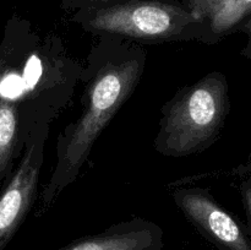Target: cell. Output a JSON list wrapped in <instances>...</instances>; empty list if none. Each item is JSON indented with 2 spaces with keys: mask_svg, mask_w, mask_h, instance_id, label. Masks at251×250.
I'll list each match as a JSON object with an SVG mask.
<instances>
[{
  "mask_svg": "<svg viewBox=\"0 0 251 250\" xmlns=\"http://www.w3.org/2000/svg\"><path fill=\"white\" fill-rule=\"evenodd\" d=\"M146 61L145 48L126 39L102 37L92 47L81 80L82 109L59 132L55 164L39 193L36 216L46 215L78 178L98 137L136 90Z\"/></svg>",
  "mask_w": 251,
  "mask_h": 250,
  "instance_id": "cell-1",
  "label": "cell"
},
{
  "mask_svg": "<svg viewBox=\"0 0 251 250\" xmlns=\"http://www.w3.org/2000/svg\"><path fill=\"white\" fill-rule=\"evenodd\" d=\"M83 70L85 63L55 34L16 28L0 43V93L19 105L33 129L51 124L68 108Z\"/></svg>",
  "mask_w": 251,
  "mask_h": 250,
  "instance_id": "cell-2",
  "label": "cell"
},
{
  "mask_svg": "<svg viewBox=\"0 0 251 250\" xmlns=\"http://www.w3.org/2000/svg\"><path fill=\"white\" fill-rule=\"evenodd\" d=\"M229 109L228 80L221 71L184 86L162 105L154 150L174 158L205 151L221 136Z\"/></svg>",
  "mask_w": 251,
  "mask_h": 250,
  "instance_id": "cell-3",
  "label": "cell"
},
{
  "mask_svg": "<svg viewBox=\"0 0 251 250\" xmlns=\"http://www.w3.org/2000/svg\"><path fill=\"white\" fill-rule=\"evenodd\" d=\"M75 20L83 29L100 37L140 43L196 41L218 43L208 22L190 9L161 1H129L86 9Z\"/></svg>",
  "mask_w": 251,
  "mask_h": 250,
  "instance_id": "cell-4",
  "label": "cell"
},
{
  "mask_svg": "<svg viewBox=\"0 0 251 250\" xmlns=\"http://www.w3.org/2000/svg\"><path fill=\"white\" fill-rule=\"evenodd\" d=\"M50 124L32 131L17 166L0 193V250H5L38 200L39 179Z\"/></svg>",
  "mask_w": 251,
  "mask_h": 250,
  "instance_id": "cell-5",
  "label": "cell"
},
{
  "mask_svg": "<svg viewBox=\"0 0 251 250\" xmlns=\"http://www.w3.org/2000/svg\"><path fill=\"white\" fill-rule=\"evenodd\" d=\"M171 196L184 217L218 250H251L248 225L226 210L208 189L176 183Z\"/></svg>",
  "mask_w": 251,
  "mask_h": 250,
  "instance_id": "cell-6",
  "label": "cell"
},
{
  "mask_svg": "<svg viewBox=\"0 0 251 250\" xmlns=\"http://www.w3.org/2000/svg\"><path fill=\"white\" fill-rule=\"evenodd\" d=\"M164 232L157 223L134 217L103 232L78 238L55 250H162Z\"/></svg>",
  "mask_w": 251,
  "mask_h": 250,
  "instance_id": "cell-7",
  "label": "cell"
},
{
  "mask_svg": "<svg viewBox=\"0 0 251 250\" xmlns=\"http://www.w3.org/2000/svg\"><path fill=\"white\" fill-rule=\"evenodd\" d=\"M33 130L19 105L0 93V183L12 174Z\"/></svg>",
  "mask_w": 251,
  "mask_h": 250,
  "instance_id": "cell-8",
  "label": "cell"
},
{
  "mask_svg": "<svg viewBox=\"0 0 251 250\" xmlns=\"http://www.w3.org/2000/svg\"><path fill=\"white\" fill-rule=\"evenodd\" d=\"M251 17V0H217L207 14L211 32L220 42L228 34L240 31Z\"/></svg>",
  "mask_w": 251,
  "mask_h": 250,
  "instance_id": "cell-9",
  "label": "cell"
},
{
  "mask_svg": "<svg viewBox=\"0 0 251 250\" xmlns=\"http://www.w3.org/2000/svg\"><path fill=\"white\" fill-rule=\"evenodd\" d=\"M233 184L242 199L243 207L248 218V228L251 233V153L242 164L232 171Z\"/></svg>",
  "mask_w": 251,
  "mask_h": 250,
  "instance_id": "cell-10",
  "label": "cell"
},
{
  "mask_svg": "<svg viewBox=\"0 0 251 250\" xmlns=\"http://www.w3.org/2000/svg\"><path fill=\"white\" fill-rule=\"evenodd\" d=\"M217 0H188L189 9L195 12L199 17L206 20L207 14L212 9ZM207 21V20H206Z\"/></svg>",
  "mask_w": 251,
  "mask_h": 250,
  "instance_id": "cell-11",
  "label": "cell"
},
{
  "mask_svg": "<svg viewBox=\"0 0 251 250\" xmlns=\"http://www.w3.org/2000/svg\"><path fill=\"white\" fill-rule=\"evenodd\" d=\"M240 31L244 32V33H247V36H248L247 44H245L244 48H243L242 51H240V55H242L243 58L248 59V60L251 61V17L248 20L247 22H245L244 25H243L242 28H240Z\"/></svg>",
  "mask_w": 251,
  "mask_h": 250,
  "instance_id": "cell-12",
  "label": "cell"
},
{
  "mask_svg": "<svg viewBox=\"0 0 251 250\" xmlns=\"http://www.w3.org/2000/svg\"><path fill=\"white\" fill-rule=\"evenodd\" d=\"M81 1L86 2L88 5H95V4H104V2L113 1V0H81Z\"/></svg>",
  "mask_w": 251,
  "mask_h": 250,
  "instance_id": "cell-13",
  "label": "cell"
}]
</instances>
